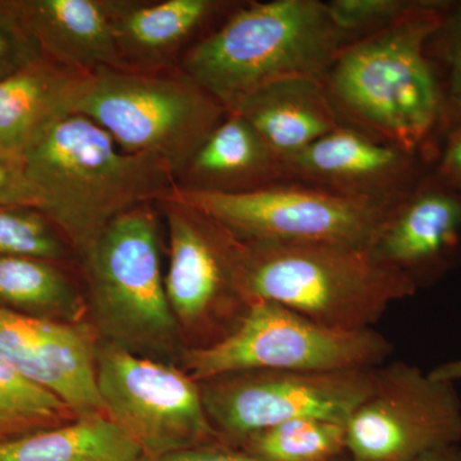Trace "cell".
<instances>
[{"instance_id": "18", "label": "cell", "mask_w": 461, "mask_h": 461, "mask_svg": "<svg viewBox=\"0 0 461 461\" xmlns=\"http://www.w3.org/2000/svg\"><path fill=\"white\" fill-rule=\"evenodd\" d=\"M44 56L81 72L126 69L115 36L117 0H18Z\"/></svg>"}, {"instance_id": "5", "label": "cell", "mask_w": 461, "mask_h": 461, "mask_svg": "<svg viewBox=\"0 0 461 461\" xmlns=\"http://www.w3.org/2000/svg\"><path fill=\"white\" fill-rule=\"evenodd\" d=\"M160 214L149 203L115 218L77 257L100 339L141 357L184 353L160 266Z\"/></svg>"}, {"instance_id": "17", "label": "cell", "mask_w": 461, "mask_h": 461, "mask_svg": "<svg viewBox=\"0 0 461 461\" xmlns=\"http://www.w3.org/2000/svg\"><path fill=\"white\" fill-rule=\"evenodd\" d=\"M90 74L42 54L0 81V150L26 156L58 123L77 114Z\"/></svg>"}, {"instance_id": "31", "label": "cell", "mask_w": 461, "mask_h": 461, "mask_svg": "<svg viewBox=\"0 0 461 461\" xmlns=\"http://www.w3.org/2000/svg\"><path fill=\"white\" fill-rule=\"evenodd\" d=\"M148 461V460H144ZM150 461H263L258 457L251 456L240 448L232 446L220 444L199 446L190 450L180 451V453L167 455L160 459ZM338 461H351L348 456Z\"/></svg>"}, {"instance_id": "33", "label": "cell", "mask_w": 461, "mask_h": 461, "mask_svg": "<svg viewBox=\"0 0 461 461\" xmlns=\"http://www.w3.org/2000/svg\"><path fill=\"white\" fill-rule=\"evenodd\" d=\"M415 461H461V445L439 448V450L423 455Z\"/></svg>"}, {"instance_id": "28", "label": "cell", "mask_w": 461, "mask_h": 461, "mask_svg": "<svg viewBox=\"0 0 461 461\" xmlns=\"http://www.w3.org/2000/svg\"><path fill=\"white\" fill-rule=\"evenodd\" d=\"M41 56L18 0H0V81Z\"/></svg>"}, {"instance_id": "16", "label": "cell", "mask_w": 461, "mask_h": 461, "mask_svg": "<svg viewBox=\"0 0 461 461\" xmlns=\"http://www.w3.org/2000/svg\"><path fill=\"white\" fill-rule=\"evenodd\" d=\"M236 7L224 0H117L115 36L124 67L140 72L178 67L185 51Z\"/></svg>"}, {"instance_id": "12", "label": "cell", "mask_w": 461, "mask_h": 461, "mask_svg": "<svg viewBox=\"0 0 461 461\" xmlns=\"http://www.w3.org/2000/svg\"><path fill=\"white\" fill-rule=\"evenodd\" d=\"M345 426L351 461H415L461 444V399L455 384L420 366L382 364L371 395Z\"/></svg>"}, {"instance_id": "15", "label": "cell", "mask_w": 461, "mask_h": 461, "mask_svg": "<svg viewBox=\"0 0 461 461\" xmlns=\"http://www.w3.org/2000/svg\"><path fill=\"white\" fill-rule=\"evenodd\" d=\"M99 344L87 321L41 320L0 308V357L80 415L105 412L96 384Z\"/></svg>"}, {"instance_id": "13", "label": "cell", "mask_w": 461, "mask_h": 461, "mask_svg": "<svg viewBox=\"0 0 461 461\" xmlns=\"http://www.w3.org/2000/svg\"><path fill=\"white\" fill-rule=\"evenodd\" d=\"M366 249L417 290L433 286L461 264V194L430 169L391 205Z\"/></svg>"}, {"instance_id": "20", "label": "cell", "mask_w": 461, "mask_h": 461, "mask_svg": "<svg viewBox=\"0 0 461 461\" xmlns=\"http://www.w3.org/2000/svg\"><path fill=\"white\" fill-rule=\"evenodd\" d=\"M233 112L253 126L284 163L342 124L323 81L317 78L269 85Z\"/></svg>"}, {"instance_id": "21", "label": "cell", "mask_w": 461, "mask_h": 461, "mask_svg": "<svg viewBox=\"0 0 461 461\" xmlns=\"http://www.w3.org/2000/svg\"><path fill=\"white\" fill-rule=\"evenodd\" d=\"M139 446L105 412L0 442V461H144Z\"/></svg>"}, {"instance_id": "29", "label": "cell", "mask_w": 461, "mask_h": 461, "mask_svg": "<svg viewBox=\"0 0 461 461\" xmlns=\"http://www.w3.org/2000/svg\"><path fill=\"white\" fill-rule=\"evenodd\" d=\"M0 206L41 211V198L27 176L25 159L5 150H0Z\"/></svg>"}, {"instance_id": "2", "label": "cell", "mask_w": 461, "mask_h": 461, "mask_svg": "<svg viewBox=\"0 0 461 461\" xmlns=\"http://www.w3.org/2000/svg\"><path fill=\"white\" fill-rule=\"evenodd\" d=\"M23 159L41 213L65 236L76 257L115 218L157 203L176 185L168 167L156 158L122 150L83 114L58 123Z\"/></svg>"}, {"instance_id": "26", "label": "cell", "mask_w": 461, "mask_h": 461, "mask_svg": "<svg viewBox=\"0 0 461 461\" xmlns=\"http://www.w3.org/2000/svg\"><path fill=\"white\" fill-rule=\"evenodd\" d=\"M418 0H330V17L348 41H357L393 25Z\"/></svg>"}, {"instance_id": "3", "label": "cell", "mask_w": 461, "mask_h": 461, "mask_svg": "<svg viewBox=\"0 0 461 461\" xmlns=\"http://www.w3.org/2000/svg\"><path fill=\"white\" fill-rule=\"evenodd\" d=\"M346 44L327 2H251L185 51L178 67L230 112L269 85L323 80Z\"/></svg>"}, {"instance_id": "24", "label": "cell", "mask_w": 461, "mask_h": 461, "mask_svg": "<svg viewBox=\"0 0 461 461\" xmlns=\"http://www.w3.org/2000/svg\"><path fill=\"white\" fill-rule=\"evenodd\" d=\"M78 417L59 397L23 377L0 357V421L14 438L56 429Z\"/></svg>"}, {"instance_id": "1", "label": "cell", "mask_w": 461, "mask_h": 461, "mask_svg": "<svg viewBox=\"0 0 461 461\" xmlns=\"http://www.w3.org/2000/svg\"><path fill=\"white\" fill-rule=\"evenodd\" d=\"M447 3L418 0L393 25L339 51L321 81L342 124L435 162L448 120L429 50Z\"/></svg>"}, {"instance_id": "6", "label": "cell", "mask_w": 461, "mask_h": 461, "mask_svg": "<svg viewBox=\"0 0 461 461\" xmlns=\"http://www.w3.org/2000/svg\"><path fill=\"white\" fill-rule=\"evenodd\" d=\"M229 111L180 67L91 72L77 114L130 154L156 158L176 180Z\"/></svg>"}, {"instance_id": "27", "label": "cell", "mask_w": 461, "mask_h": 461, "mask_svg": "<svg viewBox=\"0 0 461 461\" xmlns=\"http://www.w3.org/2000/svg\"><path fill=\"white\" fill-rule=\"evenodd\" d=\"M438 56L445 63L444 83L448 130L461 124V0L448 2L435 38Z\"/></svg>"}, {"instance_id": "34", "label": "cell", "mask_w": 461, "mask_h": 461, "mask_svg": "<svg viewBox=\"0 0 461 461\" xmlns=\"http://www.w3.org/2000/svg\"><path fill=\"white\" fill-rule=\"evenodd\" d=\"M14 433L9 430L7 426L0 421V442L9 441V439H14Z\"/></svg>"}, {"instance_id": "19", "label": "cell", "mask_w": 461, "mask_h": 461, "mask_svg": "<svg viewBox=\"0 0 461 461\" xmlns=\"http://www.w3.org/2000/svg\"><path fill=\"white\" fill-rule=\"evenodd\" d=\"M284 181H287L284 162L241 114L230 111L191 158L176 186L239 194Z\"/></svg>"}, {"instance_id": "10", "label": "cell", "mask_w": 461, "mask_h": 461, "mask_svg": "<svg viewBox=\"0 0 461 461\" xmlns=\"http://www.w3.org/2000/svg\"><path fill=\"white\" fill-rule=\"evenodd\" d=\"M163 198L198 209L242 241L339 242L366 247L391 205L284 181L249 193H202L173 186Z\"/></svg>"}, {"instance_id": "22", "label": "cell", "mask_w": 461, "mask_h": 461, "mask_svg": "<svg viewBox=\"0 0 461 461\" xmlns=\"http://www.w3.org/2000/svg\"><path fill=\"white\" fill-rule=\"evenodd\" d=\"M0 308L65 323L86 321L87 314L66 266L27 257L0 256Z\"/></svg>"}, {"instance_id": "32", "label": "cell", "mask_w": 461, "mask_h": 461, "mask_svg": "<svg viewBox=\"0 0 461 461\" xmlns=\"http://www.w3.org/2000/svg\"><path fill=\"white\" fill-rule=\"evenodd\" d=\"M429 375L437 381L456 384V382L461 381V357L460 359L451 360V362L439 364L432 371H429Z\"/></svg>"}, {"instance_id": "30", "label": "cell", "mask_w": 461, "mask_h": 461, "mask_svg": "<svg viewBox=\"0 0 461 461\" xmlns=\"http://www.w3.org/2000/svg\"><path fill=\"white\" fill-rule=\"evenodd\" d=\"M433 171L461 194V124L445 133Z\"/></svg>"}, {"instance_id": "8", "label": "cell", "mask_w": 461, "mask_h": 461, "mask_svg": "<svg viewBox=\"0 0 461 461\" xmlns=\"http://www.w3.org/2000/svg\"><path fill=\"white\" fill-rule=\"evenodd\" d=\"M156 205L168 232L167 299L185 350L217 344L251 305L240 285L244 242L185 203L162 198Z\"/></svg>"}, {"instance_id": "25", "label": "cell", "mask_w": 461, "mask_h": 461, "mask_svg": "<svg viewBox=\"0 0 461 461\" xmlns=\"http://www.w3.org/2000/svg\"><path fill=\"white\" fill-rule=\"evenodd\" d=\"M0 256L36 258L66 267L77 259L47 215L23 206H0Z\"/></svg>"}, {"instance_id": "4", "label": "cell", "mask_w": 461, "mask_h": 461, "mask_svg": "<svg viewBox=\"0 0 461 461\" xmlns=\"http://www.w3.org/2000/svg\"><path fill=\"white\" fill-rule=\"evenodd\" d=\"M242 242L240 285L249 304L276 303L332 329H373L418 291L360 245Z\"/></svg>"}, {"instance_id": "7", "label": "cell", "mask_w": 461, "mask_h": 461, "mask_svg": "<svg viewBox=\"0 0 461 461\" xmlns=\"http://www.w3.org/2000/svg\"><path fill=\"white\" fill-rule=\"evenodd\" d=\"M393 345L373 329L323 326L271 302L251 303L227 338L186 348L182 369L198 382L253 371L338 372L373 369L386 362Z\"/></svg>"}, {"instance_id": "9", "label": "cell", "mask_w": 461, "mask_h": 461, "mask_svg": "<svg viewBox=\"0 0 461 461\" xmlns=\"http://www.w3.org/2000/svg\"><path fill=\"white\" fill-rule=\"evenodd\" d=\"M96 384L105 414L145 460L222 442L199 382L173 364L100 339Z\"/></svg>"}, {"instance_id": "14", "label": "cell", "mask_w": 461, "mask_h": 461, "mask_svg": "<svg viewBox=\"0 0 461 461\" xmlns=\"http://www.w3.org/2000/svg\"><path fill=\"white\" fill-rule=\"evenodd\" d=\"M429 160L341 124L284 163L287 181L393 204L430 171Z\"/></svg>"}, {"instance_id": "11", "label": "cell", "mask_w": 461, "mask_h": 461, "mask_svg": "<svg viewBox=\"0 0 461 461\" xmlns=\"http://www.w3.org/2000/svg\"><path fill=\"white\" fill-rule=\"evenodd\" d=\"M375 371H253L199 384L212 426L224 445L236 447L285 421L312 418L346 424L371 395Z\"/></svg>"}, {"instance_id": "23", "label": "cell", "mask_w": 461, "mask_h": 461, "mask_svg": "<svg viewBox=\"0 0 461 461\" xmlns=\"http://www.w3.org/2000/svg\"><path fill=\"white\" fill-rule=\"evenodd\" d=\"M236 448L263 461H338L348 456L346 426L312 418L285 421L247 437Z\"/></svg>"}]
</instances>
